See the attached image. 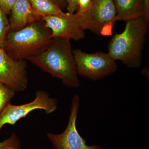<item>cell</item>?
Returning a JSON list of instances; mask_svg holds the SVG:
<instances>
[{
  "label": "cell",
  "mask_w": 149,
  "mask_h": 149,
  "mask_svg": "<svg viewBox=\"0 0 149 149\" xmlns=\"http://www.w3.org/2000/svg\"><path fill=\"white\" fill-rule=\"evenodd\" d=\"M43 72L60 79L67 87L80 86L76 63L70 40L53 39L50 45L45 51L27 59Z\"/></svg>",
  "instance_id": "6da1fadb"
},
{
  "label": "cell",
  "mask_w": 149,
  "mask_h": 149,
  "mask_svg": "<svg viewBox=\"0 0 149 149\" xmlns=\"http://www.w3.org/2000/svg\"><path fill=\"white\" fill-rule=\"evenodd\" d=\"M148 24L143 16L126 21L124 31L114 35L109 42L108 53L128 67H140Z\"/></svg>",
  "instance_id": "7a4b0ae2"
},
{
  "label": "cell",
  "mask_w": 149,
  "mask_h": 149,
  "mask_svg": "<svg viewBox=\"0 0 149 149\" xmlns=\"http://www.w3.org/2000/svg\"><path fill=\"white\" fill-rule=\"evenodd\" d=\"M50 29L42 20L30 23L18 31H10L6 38L4 49L15 60H25L42 52L52 44Z\"/></svg>",
  "instance_id": "3957f363"
},
{
  "label": "cell",
  "mask_w": 149,
  "mask_h": 149,
  "mask_svg": "<svg viewBox=\"0 0 149 149\" xmlns=\"http://www.w3.org/2000/svg\"><path fill=\"white\" fill-rule=\"evenodd\" d=\"M79 15L84 30L104 36L112 35L117 21L113 0H93L88 11Z\"/></svg>",
  "instance_id": "277c9868"
},
{
  "label": "cell",
  "mask_w": 149,
  "mask_h": 149,
  "mask_svg": "<svg viewBox=\"0 0 149 149\" xmlns=\"http://www.w3.org/2000/svg\"><path fill=\"white\" fill-rule=\"evenodd\" d=\"M77 74L97 81L114 73L117 65L108 53L97 52L89 54L80 49L73 50Z\"/></svg>",
  "instance_id": "5b68a950"
},
{
  "label": "cell",
  "mask_w": 149,
  "mask_h": 149,
  "mask_svg": "<svg viewBox=\"0 0 149 149\" xmlns=\"http://www.w3.org/2000/svg\"><path fill=\"white\" fill-rule=\"evenodd\" d=\"M58 107L57 100L50 98L44 91H38L33 101L23 104L15 105L10 104L0 113V134L2 128L6 124L14 125L35 110H42L47 114L54 111Z\"/></svg>",
  "instance_id": "8992f818"
},
{
  "label": "cell",
  "mask_w": 149,
  "mask_h": 149,
  "mask_svg": "<svg viewBox=\"0 0 149 149\" xmlns=\"http://www.w3.org/2000/svg\"><path fill=\"white\" fill-rule=\"evenodd\" d=\"M80 100L77 95H74L71 102L70 114L65 130L61 134L48 133L47 136L56 149H102L97 145L88 146L86 141L78 133L76 121L80 107Z\"/></svg>",
  "instance_id": "52a82bcc"
},
{
  "label": "cell",
  "mask_w": 149,
  "mask_h": 149,
  "mask_svg": "<svg viewBox=\"0 0 149 149\" xmlns=\"http://www.w3.org/2000/svg\"><path fill=\"white\" fill-rule=\"evenodd\" d=\"M47 27L50 29L53 39H73L79 41L85 37L80 15L63 13L46 16L42 19Z\"/></svg>",
  "instance_id": "ba28073f"
},
{
  "label": "cell",
  "mask_w": 149,
  "mask_h": 149,
  "mask_svg": "<svg viewBox=\"0 0 149 149\" xmlns=\"http://www.w3.org/2000/svg\"><path fill=\"white\" fill-rule=\"evenodd\" d=\"M27 67L25 60L13 59L0 48V83L15 93L24 91L28 84Z\"/></svg>",
  "instance_id": "9c48e42d"
},
{
  "label": "cell",
  "mask_w": 149,
  "mask_h": 149,
  "mask_svg": "<svg viewBox=\"0 0 149 149\" xmlns=\"http://www.w3.org/2000/svg\"><path fill=\"white\" fill-rule=\"evenodd\" d=\"M37 21L40 20L35 16L29 0H16L9 19L11 31H18Z\"/></svg>",
  "instance_id": "30bf717a"
},
{
  "label": "cell",
  "mask_w": 149,
  "mask_h": 149,
  "mask_svg": "<svg viewBox=\"0 0 149 149\" xmlns=\"http://www.w3.org/2000/svg\"><path fill=\"white\" fill-rule=\"evenodd\" d=\"M117 21L128 20L143 16L144 0H113Z\"/></svg>",
  "instance_id": "8fae6325"
},
{
  "label": "cell",
  "mask_w": 149,
  "mask_h": 149,
  "mask_svg": "<svg viewBox=\"0 0 149 149\" xmlns=\"http://www.w3.org/2000/svg\"><path fill=\"white\" fill-rule=\"evenodd\" d=\"M35 16L39 20L46 16L64 13L52 0H29Z\"/></svg>",
  "instance_id": "7c38bea8"
},
{
  "label": "cell",
  "mask_w": 149,
  "mask_h": 149,
  "mask_svg": "<svg viewBox=\"0 0 149 149\" xmlns=\"http://www.w3.org/2000/svg\"><path fill=\"white\" fill-rule=\"evenodd\" d=\"M15 94V92L13 89L0 83V113L10 104L11 100Z\"/></svg>",
  "instance_id": "4fadbf2b"
},
{
  "label": "cell",
  "mask_w": 149,
  "mask_h": 149,
  "mask_svg": "<svg viewBox=\"0 0 149 149\" xmlns=\"http://www.w3.org/2000/svg\"><path fill=\"white\" fill-rule=\"evenodd\" d=\"M10 31L7 15L0 7V48H4L6 38Z\"/></svg>",
  "instance_id": "5bb4252c"
},
{
  "label": "cell",
  "mask_w": 149,
  "mask_h": 149,
  "mask_svg": "<svg viewBox=\"0 0 149 149\" xmlns=\"http://www.w3.org/2000/svg\"><path fill=\"white\" fill-rule=\"evenodd\" d=\"M0 149H21L18 136L13 132L8 139L0 142Z\"/></svg>",
  "instance_id": "9a60e30c"
},
{
  "label": "cell",
  "mask_w": 149,
  "mask_h": 149,
  "mask_svg": "<svg viewBox=\"0 0 149 149\" xmlns=\"http://www.w3.org/2000/svg\"><path fill=\"white\" fill-rule=\"evenodd\" d=\"M16 0H0V7L8 15H10L11 10Z\"/></svg>",
  "instance_id": "2e32d148"
},
{
  "label": "cell",
  "mask_w": 149,
  "mask_h": 149,
  "mask_svg": "<svg viewBox=\"0 0 149 149\" xmlns=\"http://www.w3.org/2000/svg\"><path fill=\"white\" fill-rule=\"evenodd\" d=\"M93 0H79L76 13L81 14L85 13L90 8Z\"/></svg>",
  "instance_id": "e0dca14e"
},
{
  "label": "cell",
  "mask_w": 149,
  "mask_h": 149,
  "mask_svg": "<svg viewBox=\"0 0 149 149\" xmlns=\"http://www.w3.org/2000/svg\"><path fill=\"white\" fill-rule=\"evenodd\" d=\"M68 13L72 14L77 10L79 0H65Z\"/></svg>",
  "instance_id": "ac0fdd59"
},
{
  "label": "cell",
  "mask_w": 149,
  "mask_h": 149,
  "mask_svg": "<svg viewBox=\"0 0 149 149\" xmlns=\"http://www.w3.org/2000/svg\"><path fill=\"white\" fill-rule=\"evenodd\" d=\"M143 17L145 20L149 23V0H144Z\"/></svg>",
  "instance_id": "d6986e66"
},
{
  "label": "cell",
  "mask_w": 149,
  "mask_h": 149,
  "mask_svg": "<svg viewBox=\"0 0 149 149\" xmlns=\"http://www.w3.org/2000/svg\"><path fill=\"white\" fill-rule=\"evenodd\" d=\"M54 3H55L62 10L63 8L66 7V3L65 0H52Z\"/></svg>",
  "instance_id": "ffe728a7"
}]
</instances>
